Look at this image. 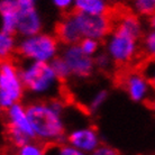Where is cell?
Masks as SVG:
<instances>
[{
  "label": "cell",
  "instance_id": "cell-2",
  "mask_svg": "<svg viewBox=\"0 0 155 155\" xmlns=\"http://www.w3.org/2000/svg\"><path fill=\"white\" fill-rule=\"evenodd\" d=\"M20 74L26 91L36 97L52 96L61 82L51 63L26 62L20 66Z\"/></svg>",
  "mask_w": 155,
  "mask_h": 155
},
{
  "label": "cell",
  "instance_id": "cell-3",
  "mask_svg": "<svg viewBox=\"0 0 155 155\" xmlns=\"http://www.w3.org/2000/svg\"><path fill=\"white\" fill-rule=\"evenodd\" d=\"M61 43L51 33L41 31L36 35L20 37L17 54L26 62L51 63L61 52Z\"/></svg>",
  "mask_w": 155,
  "mask_h": 155
},
{
  "label": "cell",
  "instance_id": "cell-7",
  "mask_svg": "<svg viewBox=\"0 0 155 155\" xmlns=\"http://www.w3.org/2000/svg\"><path fill=\"white\" fill-rule=\"evenodd\" d=\"M121 88L128 98L134 102H148L154 98L155 92L148 81L147 77L142 70H128L121 74L120 78Z\"/></svg>",
  "mask_w": 155,
  "mask_h": 155
},
{
  "label": "cell",
  "instance_id": "cell-14",
  "mask_svg": "<svg viewBox=\"0 0 155 155\" xmlns=\"http://www.w3.org/2000/svg\"><path fill=\"white\" fill-rule=\"evenodd\" d=\"M109 0H74L73 12L83 15H109L113 12Z\"/></svg>",
  "mask_w": 155,
  "mask_h": 155
},
{
  "label": "cell",
  "instance_id": "cell-8",
  "mask_svg": "<svg viewBox=\"0 0 155 155\" xmlns=\"http://www.w3.org/2000/svg\"><path fill=\"white\" fill-rule=\"evenodd\" d=\"M60 55L66 62L71 75L78 79L89 78L96 70L94 58L87 55L79 46V44L62 46Z\"/></svg>",
  "mask_w": 155,
  "mask_h": 155
},
{
  "label": "cell",
  "instance_id": "cell-1",
  "mask_svg": "<svg viewBox=\"0 0 155 155\" xmlns=\"http://www.w3.org/2000/svg\"><path fill=\"white\" fill-rule=\"evenodd\" d=\"M65 105L60 98L36 100L27 105L28 116L34 129L35 140L43 144H62L66 140L64 121Z\"/></svg>",
  "mask_w": 155,
  "mask_h": 155
},
{
  "label": "cell",
  "instance_id": "cell-22",
  "mask_svg": "<svg viewBox=\"0 0 155 155\" xmlns=\"http://www.w3.org/2000/svg\"><path fill=\"white\" fill-rule=\"evenodd\" d=\"M17 155H45L44 147L38 140H31L18 148Z\"/></svg>",
  "mask_w": 155,
  "mask_h": 155
},
{
  "label": "cell",
  "instance_id": "cell-25",
  "mask_svg": "<svg viewBox=\"0 0 155 155\" xmlns=\"http://www.w3.org/2000/svg\"><path fill=\"white\" fill-rule=\"evenodd\" d=\"M51 2L58 10L63 12L64 14L73 12L74 0H51Z\"/></svg>",
  "mask_w": 155,
  "mask_h": 155
},
{
  "label": "cell",
  "instance_id": "cell-5",
  "mask_svg": "<svg viewBox=\"0 0 155 155\" xmlns=\"http://www.w3.org/2000/svg\"><path fill=\"white\" fill-rule=\"evenodd\" d=\"M26 92L21 80L20 66L14 60H4L0 65V107L7 110L21 102Z\"/></svg>",
  "mask_w": 155,
  "mask_h": 155
},
{
  "label": "cell",
  "instance_id": "cell-24",
  "mask_svg": "<svg viewBox=\"0 0 155 155\" xmlns=\"http://www.w3.org/2000/svg\"><path fill=\"white\" fill-rule=\"evenodd\" d=\"M140 70L143 71L144 74L147 77L152 88L155 91V61H153V60H146L145 63L143 64V66L140 68Z\"/></svg>",
  "mask_w": 155,
  "mask_h": 155
},
{
  "label": "cell",
  "instance_id": "cell-20",
  "mask_svg": "<svg viewBox=\"0 0 155 155\" xmlns=\"http://www.w3.org/2000/svg\"><path fill=\"white\" fill-rule=\"evenodd\" d=\"M101 43L102 42L93 38H82L79 43V46L87 55L94 58L101 51Z\"/></svg>",
  "mask_w": 155,
  "mask_h": 155
},
{
  "label": "cell",
  "instance_id": "cell-19",
  "mask_svg": "<svg viewBox=\"0 0 155 155\" xmlns=\"http://www.w3.org/2000/svg\"><path fill=\"white\" fill-rule=\"evenodd\" d=\"M108 96H109V93L106 89L98 90L97 92L90 98L89 102H88V107H87V108L89 110V113L94 114V113H97V111H99L101 107L105 105V102L107 101Z\"/></svg>",
  "mask_w": 155,
  "mask_h": 155
},
{
  "label": "cell",
  "instance_id": "cell-28",
  "mask_svg": "<svg viewBox=\"0 0 155 155\" xmlns=\"http://www.w3.org/2000/svg\"><path fill=\"white\" fill-rule=\"evenodd\" d=\"M147 25L150 27V31H155V14L147 18Z\"/></svg>",
  "mask_w": 155,
  "mask_h": 155
},
{
  "label": "cell",
  "instance_id": "cell-21",
  "mask_svg": "<svg viewBox=\"0 0 155 155\" xmlns=\"http://www.w3.org/2000/svg\"><path fill=\"white\" fill-rule=\"evenodd\" d=\"M93 58H94L96 70H98V71L106 72V71H109L114 65H115L111 58L109 56L108 53H107L105 50H101Z\"/></svg>",
  "mask_w": 155,
  "mask_h": 155
},
{
  "label": "cell",
  "instance_id": "cell-18",
  "mask_svg": "<svg viewBox=\"0 0 155 155\" xmlns=\"http://www.w3.org/2000/svg\"><path fill=\"white\" fill-rule=\"evenodd\" d=\"M51 66L53 71L55 72L56 77L58 78V80L62 82L68 80L69 78H72L70 72V69L66 64V62L63 60V58L61 55H58V58H55L52 62H51Z\"/></svg>",
  "mask_w": 155,
  "mask_h": 155
},
{
  "label": "cell",
  "instance_id": "cell-13",
  "mask_svg": "<svg viewBox=\"0 0 155 155\" xmlns=\"http://www.w3.org/2000/svg\"><path fill=\"white\" fill-rule=\"evenodd\" d=\"M1 31L17 35L19 10L16 0H0Z\"/></svg>",
  "mask_w": 155,
  "mask_h": 155
},
{
  "label": "cell",
  "instance_id": "cell-4",
  "mask_svg": "<svg viewBox=\"0 0 155 155\" xmlns=\"http://www.w3.org/2000/svg\"><path fill=\"white\" fill-rule=\"evenodd\" d=\"M142 39L133 34L114 26L106 38L104 50L111 58L115 65L125 68L132 65L142 53Z\"/></svg>",
  "mask_w": 155,
  "mask_h": 155
},
{
  "label": "cell",
  "instance_id": "cell-16",
  "mask_svg": "<svg viewBox=\"0 0 155 155\" xmlns=\"http://www.w3.org/2000/svg\"><path fill=\"white\" fill-rule=\"evenodd\" d=\"M129 9L140 18L147 19L155 14V0H130Z\"/></svg>",
  "mask_w": 155,
  "mask_h": 155
},
{
  "label": "cell",
  "instance_id": "cell-10",
  "mask_svg": "<svg viewBox=\"0 0 155 155\" xmlns=\"http://www.w3.org/2000/svg\"><path fill=\"white\" fill-rule=\"evenodd\" d=\"M5 118H6V128L18 130L28 136L31 140H36L31 118L28 116L27 106L23 105L21 102L12 106L10 108L5 110Z\"/></svg>",
  "mask_w": 155,
  "mask_h": 155
},
{
  "label": "cell",
  "instance_id": "cell-17",
  "mask_svg": "<svg viewBox=\"0 0 155 155\" xmlns=\"http://www.w3.org/2000/svg\"><path fill=\"white\" fill-rule=\"evenodd\" d=\"M142 53L146 60L155 61V31H148L142 38Z\"/></svg>",
  "mask_w": 155,
  "mask_h": 155
},
{
  "label": "cell",
  "instance_id": "cell-12",
  "mask_svg": "<svg viewBox=\"0 0 155 155\" xmlns=\"http://www.w3.org/2000/svg\"><path fill=\"white\" fill-rule=\"evenodd\" d=\"M43 31V20L37 8L19 10V21L17 35L20 37L36 35Z\"/></svg>",
  "mask_w": 155,
  "mask_h": 155
},
{
  "label": "cell",
  "instance_id": "cell-23",
  "mask_svg": "<svg viewBox=\"0 0 155 155\" xmlns=\"http://www.w3.org/2000/svg\"><path fill=\"white\" fill-rule=\"evenodd\" d=\"M55 155H89L84 153V152L78 150L77 147H74L72 145H70L69 143H64L58 144V147H56V151H55Z\"/></svg>",
  "mask_w": 155,
  "mask_h": 155
},
{
  "label": "cell",
  "instance_id": "cell-11",
  "mask_svg": "<svg viewBox=\"0 0 155 155\" xmlns=\"http://www.w3.org/2000/svg\"><path fill=\"white\" fill-rule=\"evenodd\" d=\"M54 35L61 43L62 46L65 45H74L81 42L82 34L80 28L78 26V23L74 17V12L64 14L63 17L58 20L55 25Z\"/></svg>",
  "mask_w": 155,
  "mask_h": 155
},
{
  "label": "cell",
  "instance_id": "cell-26",
  "mask_svg": "<svg viewBox=\"0 0 155 155\" xmlns=\"http://www.w3.org/2000/svg\"><path fill=\"white\" fill-rule=\"evenodd\" d=\"M90 155H120L119 152L113 146H109L107 144H101L100 146L93 151Z\"/></svg>",
  "mask_w": 155,
  "mask_h": 155
},
{
  "label": "cell",
  "instance_id": "cell-6",
  "mask_svg": "<svg viewBox=\"0 0 155 155\" xmlns=\"http://www.w3.org/2000/svg\"><path fill=\"white\" fill-rule=\"evenodd\" d=\"M73 12L83 38H93L105 42L113 31V12L109 15H83Z\"/></svg>",
  "mask_w": 155,
  "mask_h": 155
},
{
  "label": "cell",
  "instance_id": "cell-29",
  "mask_svg": "<svg viewBox=\"0 0 155 155\" xmlns=\"http://www.w3.org/2000/svg\"><path fill=\"white\" fill-rule=\"evenodd\" d=\"M109 1H110V0H109Z\"/></svg>",
  "mask_w": 155,
  "mask_h": 155
},
{
  "label": "cell",
  "instance_id": "cell-15",
  "mask_svg": "<svg viewBox=\"0 0 155 155\" xmlns=\"http://www.w3.org/2000/svg\"><path fill=\"white\" fill-rule=\"evenodd\" d=\"M18 41L16 39V35L9 33H0V56L1 61L10 60L14 56V53H17Z\"/></svg>",
  "mask_w": 155,
  "mask_h": 155
},
{
  "label": "cell",
  "instance_id": "cell-27",
  "mask_svg": "<svg viewBox=\"0 0 155 155\" xmlns=\"http://www.w3.org/2000/svg\"><path fill=\"white\" fill-rule=\"evenodd\" d=\"M18 10H26L37 8V0H16Z\"/></svg>",
  "mask_w": 155,
  "mask_h": 155
},
{
  "label": "cell",
  "instance_id": "cell-9",
  "mask_svg": "<svg viewBox=\"0 0 155 155\" xmlns=\"http://www.w3.org/2000/svg\"><path fill=\"white\" fill-rule=\"evenodd\" d=\"M65 142L89 155L101 145L99 133L96 128L91 126H81L73 128L68 133Z\"/></svg>",
  "mask_w": 155,
  "mask_h": 155
}]
</instances>
